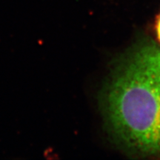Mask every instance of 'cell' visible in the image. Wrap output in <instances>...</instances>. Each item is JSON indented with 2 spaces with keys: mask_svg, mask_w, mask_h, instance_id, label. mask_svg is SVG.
<instances>
[{
  "mask_svg": "<svg viewBox=\"0 0 160 160\" xmlns=\"http://www.w3.org/2000/svg\"><path fill=\"white\" fill-rule=\"evenodd\" d=\"M105 111L113 137L132 154L160 157V48H133L113 72Z\"/></svg>",
  "mask_w": 160,
  "mask_h": 160,
  "instance_id": "obj_1",
  "label": "cell"
},
{
  "mask_svg": "<svg viewBox=\"0 0 160 160\" xmlns=\"http://www.w3.org/2000/svg\"><path fill=\"white\" fill-rule=\"evenodd\" d=\"M156 31H157V37L160 42V14L158 17L157 19V22H156Z\"/></svg>",
  "mask_w": 160,
  "mask_h": 160,
  "instance_id": "obj_2",
  "label": "cell"
}]
</instances>
